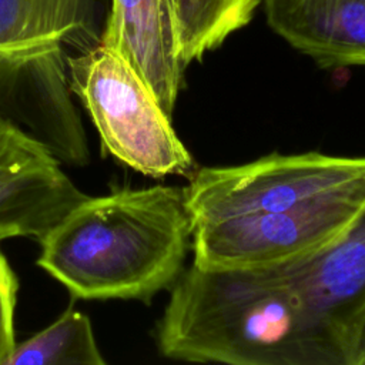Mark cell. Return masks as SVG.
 I'll return each instance as SVG.
<instances>
[{
  "label": "cell",
  "instance_id": "4",
  "mask_svg": "<svg viewBox=\"0 0 365 365\" xmlns=\"http://www.w3.org/2000/svg\"><path fill=\"white\" fill-rule=\"evenodd\" d=\"M365 212V174L289 210L195 224L192 262L202 269L295 264L329 251Z\"/></svg>",
  "mask_w": 365,
  "mask_h": 365
},
{
  "label": "cell",
  "instance_id": "12",
  "mask_svg": "<svg viewBox=\"0 0 365 365\" xmlns=\"http://www.w3.org/2000/svg\"><path fill=\"white\" fill-rule=\"evenodd\" d=\"M98 0H37V37L43 50L70 54L100 43Z\"/></svg>",
  "mask_w": 365,
  "mask_h": 365
},
{
  "label": "cell",
  "instance_id": "9",
  "mask_svg": "<svg viewBox=\"0 0 365 365\" xmlns=\"http://www.w3.org/2000/svg\"><path fill=\"white\" fill-rule=\"evenodd\" d=\"M294 267L352 354L354 336L365 314V212L329 251Z\"/></svg>",
  "mask_w": 365,
  "mask_h": 365
},
{
  "label": "cell",
  "instance_id": "1",
  "mask_svg": "<svg viewBox=\"0 0 365 365\" xmlns=\"http://www.w3.org/2000/svg\"><path fill=\"white\" fill-rule=\"evenodd\" d=\"M157 346L174 361L227 365H351L349 348L294 264L202 269L170 288Z\"/></svg>",
  "mask_w": 365,
  "mask_h": 365
},
{
  "label": "cell",
  "instance_id": "16",
  "mask_svg": "<svg viewBox=\"0 0 365 365\" xmlns=\"http://www.w3.org/2000/svg\"><path fill=\"white\" fill-rule=\"evenodd\" d=\"M4 240H6V238H4V237H1V235H0V241H4Z\"/></svg>",
  "mask_w": 365,
  "mask_h": 365
},
{
  "label": "cell",
  "instance_id": "6",
  "mask_svg": "<svg viewBox=\"0 0 365 365\" xmlns=\"http://www.w3.org/2000/svg\"><path fill=\"white\" fill-rule=\"evenodd\" d=\"M84 194L58 158L0 113V235L41 237Z\"/></svg>",
  "mask_w": 365,
  "mask_h": 365
},
{
  "label": "cell",
  "instance_id": "10",
  "mask_svg": "<svg viewBox=\"0 0 365 365\" xmlns=\"http://www.w3.org/2000/svg\"><path fill=\"white\" fill-rule=\"evenodd\" d=\"M262 0H174V20L182 64L201 60L245 27Z\"/></svg>",
  "mask_w": 365,
  "mask_h": 365
},
{
  "label": "cell",
  "instance_id": "15",
  "mask_svg": "<svg viewBox=\"0 0 365 365\" xmlns=\"http://www.w3.org/2000/svg\"><path fill=\"white\" fill-rule=\"evenodd\" d=\"M351 365H365V314H364V317L356 328L355 336H354Z\"/></svg>",
  "mask_w": 365,
  "mask_h": 365
},
{
  "label": "cell",
  "instance_id": "8",
  "mask_svg": "<svg viewBox=\"0 0 365 365\" xmlns=\"http://www.w3.org/2000/svg\"><path fill=\"white\" fill-rule=\"evenodd\" d=\"M261 3L269 29L319 67H365V0Z\"/></svg>",
  "mask_w": 365,
  "mask_h": 365
},
{
  "label": "cell",
  "instance_id": "14",
  "mask_svg": "<svg viewBox=\"0 0 365 365\" xmlns=\"http://www.w3.org/2000/svg\"><path fill=\"white\" fill-rule=\"evenodd\" d=\"M3 241H0L1 244ZM19 279L0 248V365H6L16 346L14 311L17 304Z\"/></svg>",
  "mask_w": 365,
  "mask_h": 365
},
{
  "label": "cell",
  "instance_id": "11",
  "mask_svg": "<svg viewBox=\"0 0 365 365\" xmlns=\"http://www.w3.org/2000/svg\"><path fill=\"white\" fill-rule=\"evenodd\" d=\"M91 321L67 309L48 327L17 342L6 365H103Z\"/></svg>",
  "mask_w": 365,
  "mask_h": 365
},
{
  "label": "cell",
  "instance_id": "13",
  "mask_svg": "<svg viewBox=\"0 0 365 365\" xmlns=\"http://www.w3.org/2000/svg\"><path fill=\"white\" fill-rule=\"evenodd\" d=\"M43 54L64 53L41 48L37 37V0H0V57L27 58Z\"/></svg>",
  "mask_w": 365,
  "mask_h": 365
},
{
  "label": "cell",
  "instance_id": "2",
  "mask_svg": "<svg viewBox=\"0 0 365 365\" xmlns=\"http://www.w3.org/2000/svg\"><path fill=\"white\" fill-rule=\"evenodd\" d=\"M185 187L123 188L73 205L38 240L37 265L78 299L148 302L184 271Z\"/></svg>",
  "mask_w": 365,
  "mask_h": 365
},
{
  "label": "cell",
  "instance_id": "7",
  "mask_svg": "<svg viewBox=\"0 0 365 365\" xmlns=\"http://www.w3.org/2000/svg\"><path fill=\"white\" fill-rule=\"evenodd\" d=\"M100 43L118 53L144 80L168 117L182 81L173 0H110Z\"/></svg>",
  "mask_w": 365,
  "mask_h": 365
},
{
  "label": "cell",
  "instance_id": "5",
  "mask_svg": "<svg viewBox=\"0 0 365 365\" xmlns=\"http://www.w3.org/2000/svg\"><path fill=\"white\" fill-rule=\"evenodd\" d=\"M365 174V157L317 151L269 154L241 165L202 167L185 187L195 224L289 210Z\"/></svg>",
  "mask_w": 365,
  "mask_h": 365
},
{
  "label": "cell",
  "instance_id": "3",
  "mask_svg": "<svg viewBox=\"0 0 365 365\" xmlns=\"http://www.w3.org/2000/svg\"><path fill=\"white\" fill-rule=\"evenodd\" d=\"M67 73L70 90L91 118L106 153L154 178L191 171L192 157L171 117L118 53L98 43L67 54Z\"/></svg>",
  "mask_w": 365,
  "mask_h": 365
}]
</instances>
